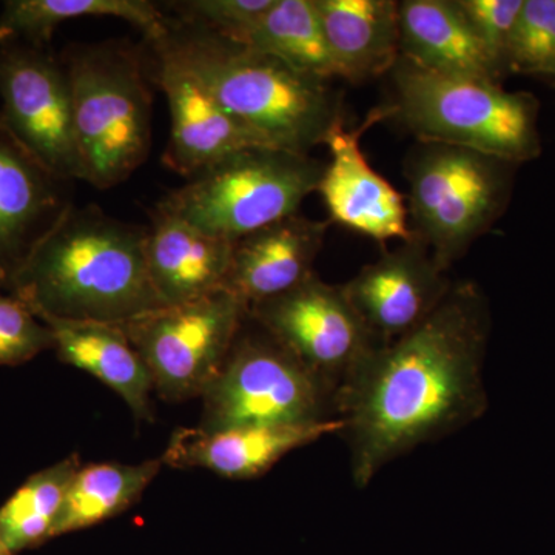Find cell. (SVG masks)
I'll use <instances>...</instances> for the list:
<instances>
[{
	"mask_svg": "<svg viewBox=\"0 0 555 555\" xmlns=\"http://www.w3.org/2000/svg\"><path fill=\"white\" fill-rule=\"evenodd\" d=\"M488 334L481 292L452 284L418 327L369 353L334 403L358 489L393 460L485 414Z\"/></svg>",
	"mask_w": 555,
	"mask_h": 555,
	"instance_id": "1",
	"label": "cell"
},
{
	"mask_svg": "<svg viewBox=\"0 0 555 555\" xmlns=\"http://www.w3.org/2000/svg\"><path fill=\"white\" fill-rule=\"evenodd\" d=\"M147 229L90 206L65 211L7 292L39 320L122 324L163 308L150 281Z\"/></svg>",
	"mask_w": 555,
	"mask_h": 555,
	"instance_id": "2",
	"label": "cell"
},
{
	"mask_svg": "<svg viewBox=\"0 0 555 555\" xmlns=\"http://www.w3.org/2000/svg\"><path fill=\"white\" fill-rule=\"evenodd\" d=\"M149 42L195 73L222 108L273 147L309 155L343 119L328 80L299 73L199 25L167 21L163 35Z\"/></svg>",
	"mask_w": 555,
	"mask_h": 555,
	"instance_id": "3",
	"label": "cell"
},
{
	"mask_svg": "<svg viewBox=\"0 0 555 555\" xmlns=\"http://www.w3.org/2000/svg\"><path fill=\"white\" fill-rule=\"evenodd\" d=\"M390 73L393 104L386 108L387 118H396L420 141L474 150L509 164L542 152L539 102L532 94L440 75L401 56Z\"/></svg>",
	"mask_w": 555,
	"mask_h": 555,
	"instance_id": "4",
	"label": "cell"
},
{
	"mask_svg": "<svg viewBox=\"0 0 555 555\" xmlns=\"http://www.w3.org/2000/svg\"><path fill=\"white\" fill-rule=\"evenodd\" d=\"M65 68L83 181L101 190L115 188L149 158L147 73L137 51L113 42L73 50Z\"/></svg>",
	"mask_w": 555,
	"mask_h": 555,
	"instance_id": "5",
	"label": "cell"
},
{
	"mask_svg": "<svg viewBox=\"0 0 555 555\" xmlns=\"http://www.w3.org/2000/svg\"><path fill=\"white\" fill-rule=\"evenodd\" d=\"M326 164L288 150L247 149L201 171L160 201L158 210L235 243L297 215L317 192Z\"/></svg>",
	"mask_w": 555,
	"mask_h": 555,
	"instance_id": "6",
	"label": "cell"
},
{
	"mask_svg": "<svg viewBox=\"0 0 555 555\" xmlns=\"http://www.w3.org/2000/svg\"><path fill=\"white\" fill-rule=\"evenodd\" d=\"M514 164L454 145L422 142L408 160L409 221L448 270L494 224L509 195Z\"/></svg>",
	"mask_w": 555,
	"mask_h": 555,
	"instance_id": "7",
	"label": "cell"
},
{
	"mask_svg": "<svg viewBox=\"0 0 555 555\" xmlns=\"http://www.w3.org/2000/svg\"><path fill=\"white\" fill-rule=\"evenodd\" d=\"M243 328L221 371L201 397V427L224 429L337 418L334 397L297 358L261 327V334L248 335Z\"/></svg>",
	"mask_w": 555,
	"mask_h": 555,
	"instance_id": "8",
	"label": "cell"
},
{
	"mask_svg": "<svg viewBox=\"0 0 555 555\" xmlns=\"http://www.w3.org/2000/svg\"><path fill=\"white\" fill-rule=\"evenodd\" d=\"M250 308L228 291L167 306L122 324L149 369L153 389L170 403L203 397L221 371Z\"/></svg>",
	"mask_w": 555,
	"mask_h": 555,
	"instance_id": "9",
	"label": "cell"
},
{
	"mask_svg": "<svg viewBox=\"0 0 555 555\" xmlns=\"http://www.w3.org/2000/svg\"><path fill=\"white\" fill-rule=\"evenodd\" d=\"M248 318L297 358L332 393L334 403L338 390L379 346L345 288L324 283L315 273L291 291L251 306Z\"/></svg>",
	"mask_w": 555,
	"mask_h": 555,
	"instance_id": "10",
	"label": "cell"
},
{
	"mask_svg": "<svg viewBox=\"0 0 555 555\" xmlns=\"http://www.w3.org/2000/svg\"><path fill=\"white\" fill-rule=\"evenodd\" d=\"M0 122L54 177L82 179L67 68L27 43H0Z\"/></svg>",
	"mask_w": 555,
	"mask_h": 555,
	"instance_id": "11",
	"label": "cell"
},
{
	"mask_svg": "<svg viewBox=\"0 0 555 555\" xmlns=\"http://www.w3.org/2000/svg\"><path fill=\"white\" fill-rule=\"evenodd\" d=\"M452 284L418 238L385 251L345 284L347 298L378 345L418 327L441 305Z\"/></svg>",
	"mask_w": 555,
	"mask_h": 555,
	"instance_id": "12",
	"label": "cell"
},
{
	"mask_svg": "<svg viewBox=\"0 0 555 555\" xmlns=\"http://www.w3.org/2000/svg\"><path fill=\"white\" fill-rule=\"evenodd\" d=\"M153 78L169 102L171 129L167 166L184 177H196L219 160L247 149L273 147L268 139L230 115L195 73L158 43Z\"/></svg>",
	"mask_w": 555,
	"mask_h": 555,
	"instance_id": "13",
	"label": "cell"
},
{
	"mask_svg": "<svg viewBox=\"0 0 555 555\" xmlns=\"http://www.w3.org/2000/svg\"><path fill=\"white\" fill-rule=\"evenodd\" d=\"M387 112L374 113L358 129H346L339 119L328 131L324 145L331 160L324 166L317 192L324 201L331 222L385 244L389 240L414 238L403 195L369 166L361 137Z\"/></svg>",
	"mask_w": 555,
	"mask_h": 555,
	"instance_id": "14",
	"label": "cell"
},
{
	"mask_svg": "<svg viewBox=\"0 0 555 555\" xmlns=\"http://www.w3.org/2000/svg\"><path fill=\"white\" fill-rule=\"evenodd\" d=\"M339 418L288 425H250L204 429L181 427L171 434L164 465L179 469H206L229 480H251L295 449L341 434Z\"/></svg>",
	"mask_w": 555,
	"mask_h": 555,
	"instance_id": "15",
	"label": "cell"
},
{
	"mask_svg": "<svg viewBox=\"0 0 555 555\" xmlns=\"http://www.w3.org/2000/svg\"><path fill=\"white\" fill-rule=\"evenodd\" d=\"M68 181L33 158L0 122V288L73 206Z\"/></svg>",
	"mask_w": 555,
	"mask_h": 555,
	"instance_id": "16",
	"label": "cell"
},
{
	"mask_svg": "<svg viewBox=\"0 0 555 555\" xmlns=\"http://www.w3.org/2000/svg\"><path fill=\"white\" fill-rule=\"evenodd\" d=\"M327 221L292 215L233 243L224 287L251 308L313 275Z\"/></svg>",
	"mask_w": 555,
	"mask_h": 555,
	"instance_id": "17",
	"label": "cell"
},
{
	"mask_svg": "<svg viewBox=\"0 0 555 555\" xmlns=\"http://www.w3.org/2000/svg\"><path fill=\"white\" fill-rule=\"evenodd\" d=\"M400 56L440 75L500 83L506 72L478 38L456 0L398 3Z\"/></svg>",
	"mask_w": 555,
	"mask_h": 555,
	"instance_id": "18",
	"label": "cell"
},
{
	"mask_svg": "<svg viewBox=\"0 0 555 555\" xmlns=\"http://www.w3.org/2000/svg\"><path fill=\"white\" fill-rule=\"evenodd\" d=\"M233 243L215 238L156 208L147 229L145 258L150 281L163 308L195 301L222 291Z\"/></svg>",
	"mask_w": 555,
	"mask_h": 555,
	"instance_id": "19",
	"label": "cell"
},
{
	"mask_svg": "<svg viewBox=\"0 0 555 555\" xmlns=\"http://www.w3.org/2000/svg\"><path fill=\"white\" fill-rule=\"evenodd\" d=\"M43 323L53 335V350L61 361L104 383L138 420H152V377L122 327L86 321Z\"/></svg>",
	"mask_w": 555,
	"mask_h": 555,
	"instance_id": "20",
	"label": "cell"
},
{
	"mask_svg": "<svg viewBox=\"0 0 555 555\" xmlns=\"http://www.w3.org/2000/svg\"><path fill=\"white\" fill-rule=\"evenodd\" d=\"M339 78H378L400 60L398 2L393 0H313Z\"/></svg>",
	"mask_w": 555,
	"mask_h": 555,
	"instance_id": "21",
	"label": "cell"
},
{
	"mask_svg": "<svg viewBox=\"0 0 555 555\" xmlns=\"http://www.w3.org/2000/svg\"><path fill=\"white\" fill-rule=\"evenodd\" d=\"M83 17H118L158 39L166 17L149 0H9L0 13V43L20 42L46 49L61 24Z\"/></svg>",
	"mask_w": 555,
	"mask_h": 555,
	"instance_id": "22",
	"label": "cell"
},
{
	"mask_svg": "<svg viewBox=\"0 0 555 555\" xmlns=\"http://www.w3.org/2000/svg\"><path fill=\"white\" fill-rule=\"evenodd\" d=\"M163 459L138 465L91 463L80 465L69 485L54 539L118 517L137 505L163 469Z\"/></svg>",
	"mask_w": 555,
	"mask_h": 555,
	"instance_id": "23",
	"label": "cell"
},
{
	"mask_svg": "<svg viewBox=\"0 0 555 555\" xmlns=\"http://www.w3.org/2000/svg\"><path fill=\"white\" fill-rule=\"evenodd\" d=\"M236 43L270 54L313 78H339L313 0H275Z\"/></svg>",
	"mask_w": 555,
	"mask_h": 555,
	"instance_id": "24",
	"label": "cell"
},
{
	"mask_svg": "<svg viewBox=\"0 0 555 555\" xmlns=\"http://www.w3.org/2000/svg\"><path fill=\"white\" fill-rule=\"evenodd\" d=\"M79 467V456L68 455L33 474L0 506V542L10 553L20 555L54 539L69 485Z\"/></svg>",
	"mask_w": 555,
	"mask_h": 555,
	"instance_id": "25",
	"label": "cell"
},
{
	"mask_svg": "<svg viewBox=\"0 0 555 555\" xmlns=\"http://www.w3.org/2000/svg\"><path fill=\"white\" fill-rule=\"evenodd\" d=\"M555 64V0H525L505 56L506 72L545 75Z\"/></svg>",
	"mask_w": 555,
	"mask_h": 555,
	"instance_id": "26",
	"label": "cell"
},
{
	"mask_svg": "<svg viewBox=\"0 0 555 555\" xmlns=\"http://www.w3.org/2000/svg\"><path fill=\"white\" fill-rule=\"evenodd\" d=\"M53 349V335L24 302L0 288V366L27 363Z\"/></svg>",
	"mask_w": 555,
	"mask_h": 555,
	"instance_id": "27",
	"label": "cell"
},
{
	"mask_svg": "<svg viewBox=\"0 0 555 555\" xmlns=\"http://www.w3.org/2000/svg\"><path fill=\"white\" fill-rule=\"evenodd\" d=\"M275 0H189L171 3L178 20L199 25L222 38L240 42L272 9Z\"/></svg>",
	"mask_w": 555,
	"mask_h": 555,
	"instance_id": "28",
	"label": "cell"
},
{
	"mask_svg": "<svg viewBox=\"0 0 555 555\" xmlns=\"http://www.w3.org/2000/svg\"><path fill=\"white\" fill-rule=\"evenodd\" d=\"M486 49L502 62L525 0H456ZM506 69V67H505Z\"/></svg>",
	"mask_w": 555,
	"mask_h": 555,
	"instance_id": "29",
	"label": "cell"
},
{
	"mask_svg": "<svg viewBox=\"0 0 555 555\" xmlns=\"http://www.w3.org/2000/svg\"><path fill=\"white\" fill-rule=\"evenodd\" d=\"M543 76H553V78H555V64L551 65V67L546 69L545 75Z\"/></svg>",
	"mask_w": 555,
	"mask_h": 555,
	"instance_id": "30",
	"label": "cell"
},
{
	"mask_svg": "<svg viewBox=\"0 0 555 555\" xmlns=\"http://www.w3.org/2000/svg\"><path fill=\"white\" fill-rule=\"evenodd\" d=\"M0 555H14V554L10 553V551L7 550V547L2 545V542H0Z\"/></svg>",
	"mask_w": 555,
	"mask_h": 555,
	"instance_id": "31",
	"label": "cell"
}]
</instances>
